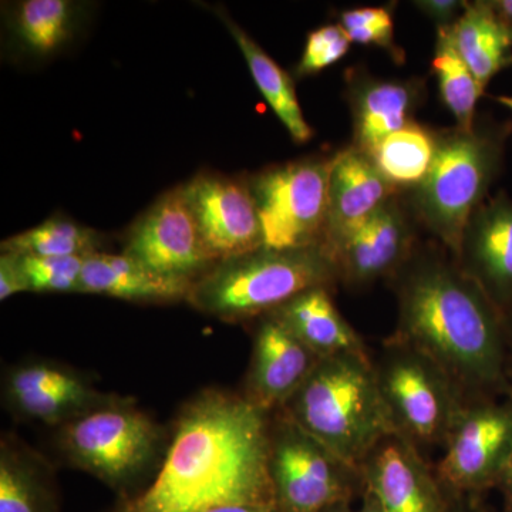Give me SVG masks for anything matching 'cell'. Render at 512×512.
Wrapping results in <instances>:
<instances>
[{"label": "cell", "mask_w": 512, "mask_h": 512, "mask_svg": "<svg viewBox=\"0 0 512 512\" xmlns=\"http://www.w3.org/2000/svg\"><path fill=\"white\" fill-rule=\"evenodd\" d=\"M29 292L80 293L84 256L19 255Z\"/></svg>", "instance_id": "cell-29"}, {"label": "cell", "mask_w": 512, "mask_h": 512, "mask_svg": "<svg viewBox=\"0 0 512 512\" xmlns=\"http://www.w3.org/2000/svg\"><path fill=\"white\" fill-rule=\"evenodd\" d=\"M365 491L383 512H448L451 497L426 456L392 433L376 444L360 464Z\"/></svg>", "instance_id": "cell-15"}, {"label": "cell", "mask_w": 512, "mask_h": 512, "mask_svg": "<svg viewBox=\"0 0 512 512\" xmlns=\"http://www.w3.org/2000/svg\"><path fill=\"white\" fill-rule=\"evenodd\" d=\"M3 397L16 419L59 427L110 402L116 394L100 392L73 367L53 360H28L8 370Z\"/></svg>", "instance_id": "cell-14"}, {"label": "cell", "mask_w": 512, "mask_h": 512, "mask_svg": "<svg viewBox=\"0 0 512 512\" xmlns=\"http://www.w3.org/2000/svg\"><path fill=\"white\" fill-rule=\"evenodd\" d=\"M281 410L357 468L380 440L394 433L377 389L372 356L320 359Z\"/></svg>", "instance_id": "cell-4"}, {"label": "cell", "mask_w": 512, "mask_h": 512, "mask_svg": "<svg viewBox=\"0 0 512 512\" xmlns=\"http://www.w3.org/2000/svg\"><path fill=\"white\" fill-rule=\"evenodd\" d=\"M269 414L241 393L207 389L192 397L170 431L150 484L113 512H208L274 503L268 474Z\"/></svg>", "instance_id": "cell-1"}, {"label": "cell", "mask_w": 512, "mask_h": 512, "mask_svg": "<svg viewBox=\"0 0 512 512\" xmlns=\"http://www.w3.org/2000/svg\"><path fill=\"white\" fill-rule=\"evenodd\" d=\"M357 512H383V510L377 503L376 498L365 491L362 495V505H360V510Z\"/></svg>", "instance_id": "cell-39"}, {"label": "cell", "mask_w": 512, "mask_h": 512, "mask_svg": "<svg viewBox=\"0 0 512 512\" xmlns=\"http://www.w3.org/2000/svg\"><path fill=\"white\" fill-rule=\"evenodd\" d=\"M497 490L503 494V511L501 512H512V457L507 468H505Z\"/></svg>", "instance_id": "cell-35"}, {"label": "cell", "mask_w": 512, "mask_h": 512, "mask_svg": "<svg viewBox=\"0 0 512 512\" xmlns=\"http://www.w3.org/2000/svg\"><path fill=\"white\" fill-rule=\"evenodd\" d=\"M0 512H59L52 464L10 433L0 441Z\"/></svg>", "instance_id": "cell-22"}, {"label": "cell", "mask_w": 512, "mask_h": 512, "mask_svg": "<svg viewBox=\"0 0 512 512\" xmlns=\"http://www.w3.org/2000/svg\"><path fill=\"white\" fill-rule=\"evenodd\" d=\"M399 192L377 170L372 158L352 144L335 153L329 178L328 221L320 248L330 258Z\"/></svg>", "instance_id": "cell-18"}, {"label": "cell", "mask_w": 512, "mask_h": 512, "mask_svg": "<svg viewBox=\"0 0 512 512\" xmlns=\"http://www.w3.org/2000/svg\"><path fill=\"white\" fill-rule=\"evenodd\" d=\"M339 285L335 265L320 247L261 248L217 262L191 286L192 308L224 322L262 318L308 289Z\"/></svg>", "instance_id": "cell-5"}, {"label": "cell", "mask_w": 512, "mask_h": 512, "mask_svg": "<svg viewBox=\"0 0 512 512\" xmlns=\"http://www.w3.org/2000/svg\"><path fill=\"white\" fill-rule=\"evenodd\" d=\"M505 330H507V372L512 389V312L505 315Z\"/></svg>", "instance_id": "cell-38"}, {"label": "cell", "mask_w": 512, "mask_h": 512, "mask_svg": "<svg viewBox=\"0 0 512 512\" xmlns=\"http://www.w3.org/2000/svg\"><path fill=\"white\" fill-rule=\"evenodd\" d=\"M446 29L458 56L483 89L512 64V33L485 0L467 2L463 15Z\"/></svg>", "instance_id": "cell-23"}, {"label": "cell", "mask_w": 512, "mask_h": 512, "mask_svg": "<svg viewBox=\"0 0 512 512\" xmlns=\"http://www.w3.org/2000/svg\"><path fill=\"white\" fill-rule=\"evenodd\" d=\"M333 156H313L265 168L249 178L264 248L320 247L328 221Z\"/></svg>", "instance_id": "cell-9"}, {"label": "cell", "mask_w": 512, "mask_h": 512, "mask_svg": "<svg viewBox=\"0 0 512 512\" xmlns=\"http://www.w3.org/2000/svg\"><path fill=\"white\" fill-rule=\"evenodd\" d=\"M494 101H497L501 106L507 107L512 113V96H494Z\"/></svg>", "instance_id": "cell-41"}, {"label": "cell", "mask_w": 512, "mask_h": 512, "mask_svg": "<svg viewBox=\"0 0 512 512\" xmlns=\"http://www.w3.org/2000/svg\"><path fill=\"white\" fill-rule=\"evenodd\" d=\"M512 457V394L468 403L434 466L453 497H483L497 488Z\"/></svg>", "instance_id": "cell-10"}, {"label": "cell", "mask_w": 512, "mask_h": 512, "mask_svg": "<svg viewBox=\"0 0 512 512\" xmlns=\"http://www.w3.org/2000/svg\"><path fill=\"white\" fill-rule=\"evenodd\" d=\"M431 69L439 82L441 100L456 119V126L461 130L473 128L477 120L478 100L485 90L458 56L446 29H437Z\"/></svg>", "instance_id": "cell-27"}, {"label": "cell", "mask_w": 512, "mask_h": 512, "mask_svg": "<svg viewBox=\"0 0 512 512\" xmlns=\"http://www.w3.org/2000/svg\"><path fill=\"white\" fill-rule=\"evenodd\" d=\"M340 25L348 32L350 40L359 45L376 46L386 50L394 62L402 64L406 55L394 40L392 8L348 9L340 15Z\"/></svg>", "instance_id": "cell-30"}, {"label": "cell", "mask_w": 512, "mask_h": 512, "mask_svg": "<svg viewBox=\"0 0 512 512\" xmlns=\"http://www.w3.org/2000/svg\"><path fill=\"white\" fill-rule=\"evenodd\" d=\"M22 292H29V285L20 264L19 255L2 252L0 255V301H6L16 293Z\"/></svg>", "instance_id": "cell-32"}, {"label": "cell", "mask_w": 512, "mask_h": 512, "mask_svg": "<svg viewBox=\"0 0 512 512\" xmlns=\"http://www.w3.org/2000/svg\"><path fill=\"white\" fill-rule=\"evenodd\" d=\"M352 40L342 25H325L309 33L296 76L318 74L348 55Z\"/></svg>", "instance_id": "cell-31"}, {"label": "cell", "mask_w": 512, "mask_h": 512, "mask_svg": "<svg viewBox=\"0 0 512 512\" xmlns=\"http://www.w3.org/2000/svg\"><path fill=\"white\" fill-rule=\"evenodd\" d=\"M123 254L154 274L190 284L214 266L185 201L183 187L163 195L131 227Z\"/></svg>", "instance_id": "cell-11"}, {"label": "cell", "mask_w": 512, "mask_h": 512, "mask_svg": "<svg viewBox=\"0 0 512 512\" xmlns=\"http://www.w3.org/2000/svg\"><path fill=\"white\" fill-rule=\"evenodd\" d=\"M183 192L214 265L264 248L261 221L248 181L198 174L184 185Z\"/></svg>", "instance_id": "cell-12"}, {"label": "cell", "mask_w": 512, "mask_h": 512, "mask_svg": "<svg viewBox=\"0 0 512 512\" xmlns=\"http://www.w3.org/2000/svg\"><path fill=\"white\" fill-rule=\"evenodd\" d=\"M215 13L234 37L247 60L249 72L254 77L259 92L289 131L292 140L298 144L311 140L313 130L303 116L292 77L271 56L266 55L265 50L224 9H215Z\"/></svg>", "instance_id": "cell-24"}, {"label": "cell", "mask_w": 512, "mask_h": 512, "mask_svg": "<svg viewBox=\"0 0 512 512\" xmlns=\"http://www.w3.org/2000/svg\"><path fill=\"white\" fill-rule=\"evenodd\" d=\"M266 466L279 512H322L365 493L359 468L281 409L269 414Z\"/></svg>", "instance_id": "cell-8"}, {"label": "cell", "mask_w": 512, "mask_h": 512, "mask_svg": "<svg viewBox=\"0 0 512 512\" xmlns=\"http://www.w3.org/2000/svg\"><path fill=\"white\" fill-rule=\"evenodd\" d=\"M83 6L70 0L19 2L12 15L13 37L30 56H52L72 42L82 23Z\"/></svg>", "instance_id": "cell-25"}, {"label": "cell", "mask_w": 512, "mask_h": 512, "mask_svg": "<svg viewBox=\"0 0 512 512\" xmlns=\"http://www.w3.org/2000/svg\"><path fill=\"white\" fill-rule=\"evenodd\" d=\"M397 302L392 338L433 360L464 403L512 394L505 316L439 242H421L387 281Z\"/></svg>", "instance_id": "cell-2"}, {"label": "cell", "mask_w": 512, "mask_h": 512, "mask_svg": "<svg viewBox=\"0 0 512 512\" xmlns=\"http://www.w3.org/2000/svg\"><path fill=\"white\" fill-rule=\"evenodd\" d=\"M453 497V495H451ZM448 512H494L484 504L483 497H453Z\"/></svg>", "instance_id": "cell-34"}, {"label": "cell", "mask_w": 512, "mask_h": 512, "mask_svg": "<svg viewBox=\"0 0 512 512\" xmlns=\"http://www.w3.org/2000/svg\"><path fill=\"white\" fill-rule=\"evenodd\" d=\"M190 282L163 278L126 254L96 252L84 261L80 293L138 303L187 301Z\"/></svg>", "instance_id": "cell-21"}, {"label": "cell", "mask_w": 512, "mask_h": 512, "mask_svg": "<svg viewBox=\"0 0 512 512\" xmlns=\"http://www.w3.org/2000/svg\"><path fill=\"white\" fill-rule=\"evenodd\" d=\"M326 286L308 289L268 313L320 359L339 355L372 356L362 336L340 313Z\"/></svg>", "instance_id": "cell-20"}, {"label": "cell", "mask_w": 512, "mask_h": 512, "mask_svg": "<svg viewBox=\"0 0 512 512\" xmlns=\"http://www.w3.org/2000/svg\"><path fill=\"white\" fill-rule=\"evenodd\" d=\"M99 232L66 218H52L2 242V252L32 256H87L100 252Z\"/></svg>", "instance_id": "cell-28"}, {"label": "cell", "mask_w": 512, "mask_h": 512, "mask_svg": "<svg viewBox=\"0 0 512 512\" xmlns=\"http://www.w3.org/2000/svg\"><path fill=\"white\" fill-rule=\"evenodd\" d=\"M320 357L271 315L259 318L242 397L266 414L282 409L306 382Z\"/></svg>", "instance_id": "cell-17"}, {"label": "cell", "mask_w": 512, "mask_h": 512, "mask_svg": "<svg viewBox=\"0 0 512 512\" xmlns=\"http://www.w3.org/2000/svg\"><path fill=\"white\" fill-rule=\"evenodd\" d=\"M436 144L437 130L413 121L380 141L369 156L390 184L397 190L409 191L429 174Z\"/></svg>", "instance_id": "cell-26"}, {"label": "cell", "mask_w": 512, "mask_h": 512, "mask_svg": "<svg viewBox=\"0 0 512 512\" xmlns=\"http://www.w3.org/2000/svg\"><path fill=\"white\" fill-rule=\"evenodd\" d=\"M346 100L353 123V143L369 156L380 141L413 123L426 96L423 80H386L362 67L346 70Z\"/></svg>", "instance_id": "cell-19"}, {"label": "cell", "mask_w": 512, "mask_h": 512, "mask_svg": "<svg viewBox=\"0 0 512 512\" xmlns=\"http://www.w3.org/2000/svg\"><path fill=\"white\" fill-rule=\"evenodd\" d=\"M377 389L394 433L421 453L446 446L466 406L457 387L433 360L389 336L372 356Z\"/></svg>", "instance_id": "cell-7"}, {"label": "cell", "mask_w": 512, "mask_h": 512, "mask_svg": "<svg viewBox=\"0 0 512 512\" xmlns=\"http://www.w3.org/2000/svg\"><path fill=\"white\" fill-rule=\"evenodd\" d=\"M322 512H352V503L336 504Z\"/></svg>", "instance_id": "cell-40"}, {"label": "cell", "mask_w": 512, "mask_h": 512, "mask_svg": "<svg viewBox=\"0 0 512 512\" xmlns=\"http://www.w3.org/2000/svg\"><path fill=\"white\" fill-rule=\"evenodd\" d=\"M453 258L498 311L512 312V198L504 191L473 212Z\"/></svg>", "instance_id": "cell-16"}, {"label": "cell", "mask_w": 512, "mask_h": 512, "mask_svg": "<svg viewBox=\"0 0 512 512\" xmlns=\"http://www.w3.org/2000/svg\"><path fill=\"white\" fill-rule=\"evenodd\" d=\"M414 8L420 10L426 18L436 23L437 29L450 28L463 15L467 2L460 0H419L413 2Z\"/></svg>", "instance_id": "cell-33"}, {"label": "cell", "mask_w": 512, "mask_h": 512, "mask_svg": "<svg viewBox=\"0 0 512 512\" xmlns=\"http://www.w3.org/2000/svg\"><path fill=\"white\" fill-rule=\"evenodd\" d=\"M208 512H279V510L276 504L268 503L224 505Z\"/></svg>", "instance_id": "cell-36"}, {"label": "cell", "mask_w": 512, "mask_h": 512, "mask_svg": "<svg viewBox=\"0 0 512 512\" xmlns=\"http://www.w3.org/2000/svg\"><path fill=\"white\" fill-rule=\"evenodd\" d=\"M497 19L512 33V0H488Z\"/></svg>", "instance_id": "cell-37"}, {"label": "cell", "mask_w": 512, "mask_h": 512, "mask_svg": "<svg viewBox=\"0 0 512 512\" xmlns=\"http://www.w3.org/2000/svg\"><path fill=\"white\" fill-rule=\"evenodd\" d=\"M420 231L403 191L393 195L330 256L339 284L360 291L389 281L420 244Z\"/></svg>", "instance_id": "cell-13"}, {"label": "cell", "mask_w": 512, "mask_h": 512, "mask_svg": "<svg viewBox=\"0 0 512 512\" xmlns=\"http://www.w3.org/2000/svg\"><path fill=\"white\" fill-rule=\"evenodd\" d=\"M511 133L510 121L487 116L477 117L470 130H437L429 174L413 190L403 191L421 231L429 232L451 256L457 254L471 215L503 170Z\"/></svg>", "instance_id": "cell-3"}, {"label": "cell", "mask_w": 512, "mask_h": 512, "mask_svg": "<svg viewBox=\"0 0 512 512\" xmlns=\"http://www.w3.org/2000/svg\"><path fill=\"white\" fill-rule=\"evenodd\" d=\"M170 431L137 406L117 396L57 429L64 460L128 497L131 488L160 470Z\"/></svg>", "instance_id": "cell-6"}]
</instances>
